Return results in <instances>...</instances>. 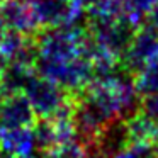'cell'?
Listing matches in <instances>:
<instances>
[{
	"label": "cell",
	"instance_id": "4",
	"mask_svg": "<svg viewBox=\"0 0 158 158\" xmlns=\"http://www.w3.org/2000/svg\"><path fill=\"white\" fill-rule=\"evenodd\" d=\"M155 58H158V36L146 26H139L131 36L123 56V70L136 75L139 70L150 65Z\"/></svg>",
	"mask_w": 158,
	"mask_h": 158
},
{
	"label": "cell",
	"instance_id": "9",
	"mask_svg": "<svg viewBox=\"0 0 158 158\" xmlns=\"http://www.w3.org/2000/svg\"><path fill=\"white\" fill-rule=\"evenodd\" d=\"M126 141H138V143L158 144V124H155L144 112H134L126 117L123 123Z\"/></svg>",
	"mask_w": 158,
	"mask_h": 158
},
{
	"label": "cell",
	"instance_id": "14",
	"mask_svg": "<svg viewBox=\"0 0 158 158\" xmlns=\"http://www.w3.org/2000/svg\"><path fill=\"white\" fill-rule=\"evenodd\" d=\"M68 5H72L73 9H77V10H80V12H83L87 9L89 10L90 7H92L94 4H95V0H65Z\"/></svg>",
	"mask_w": 158,
	"mask_h": 158
},
{
	"label": "cell",
	"instance_id": "1",
	"mask_svg": "<svg viewBox=\"0 0 158 158\" xmlns=\"http://www.w3.org/2000/svg\"><path fill=\"white\" fill-rule=\"evenodd\" d=\"M36 72L78 95L97 77L89 31L80 26L44 29L36 38Z\"/></svg>",
	"mask_w": 158,
	"mask_h": 158
},
{
	"label": "cell",
	"instance_id": "8",
	"mask_svg": "<svg viewBox=\"0 0 158 158\" xmlns=\"http://www.w3.org/2000/svg\"><path fill=\"white\" fill-rule=\"evenodd\" d=\"M38 151L34 127L12 129L0 134V153L7 158H34Z\"/></svg>",
	"mask_w": 158,
	"mask_h": 158
},
{
	"label": "cell",
	"instance_id": "15",
	"mask_svg": "<svg viewBox=\"0 0 158 158\" xmlns=\"http://www.w3.org/2000/svg\"><path fill=\"white\" fill-rule=\"evenodd\" d=\"M7 26L4 24V21H2V19H0V43H2V39L5 38V34H7Z\"/></svg>",
	"mask_w": 158,
	"mask_h": 158
},
{
	"label": "cell",
	"instance_id": "7",
	"mask_svg": "<svg viewBox=\"0 0 158 158\" xmlns=\"http://www.w3.org/2000/svg\"><path fill=\"white\" fill-rule=\"evenodd\" d=\"M0 19L9 31L24 36H36L41 27L29 0H4L0 4Z\"/></svg>",
	"mask_w": 158,
	"mask_h": 158
},
{
	"label": "cell",
	"instance_id": "16",
	"mask_svg": "<svg viewBox=\"0 0 158 158\" xmlns=\"http://www.w3.org/2000/svg\"><path fill=\"white\" fill-rule=\"evenodd\" d=\"M2 2H4V0H0V4H2Z\"/></svg>",
	"mask_w": 158,
	"mask_h": 158
},
{
	"label": "cell",
	"instance_id": "11",
	"mask_svg": "<svg viewBox=\"0 0 158 158\" xmlns=\"http://www.w3.org/2000/svg\"><path fill=\"white\" fill-rule=\"evenodd\" d=\"M158 4V0H127L131 15H133L134 22L139 26V22L143 21V17H146V14Z\"/></svg>",
	"mask_w": 158,
	"mask_h": 158
},
{
	"label": "cell",
	"instance_id": "3",
	"mask_svg": "<svg viewBox=\"0 0 158 158\" xmlns=\"http://www.w3.org/2000/svg\"><path fill=\"white\" fill-rule=\"evenodd\" d=\"M21 92L27 97L36 117L39 119H53L73 114L75 95L61 89L58 83L39 75L38 72L26 78Z\"/></svg>",
	"mask_w": 158,
	"mask_h": 158
},
{
	"label": "cell",
	"instance_id": "12",
	"mask_svg": "<svg viewBox=\"0 0 158 158\" xmlns=\"http://www.w3.org/2000/svg\"><path fill=\"white\" fill-rule=\"evenodd\" d=\"M141 112H144L155 124H158V94H151L143 99Z\"/></svg>",
	"mask_w": 158,
	"mask_h": 158
},
{
	"label": "cell",
	"instance_id": "10",
	"mask_svg": "<svg viewBox=\"0 0 158 158\" xmlns=\"http://www.w3.org/2000/svg\"><path fill=\"white\" fill-rule=\"evenodd\" d=\"M110 158H158V155L155 144L126 141L110 155Z\"/></svg>",
	"mask_w": 158,
	"mask_h": 158
},
{
	"label": "cell",
	"instance_id": "2",
	"mask_svg": "<svg viewBox=\"0 0 158 158\" xmlns=\"http://www.w3.org/2000/svg\"><path fill=\"white\" fill-rule=\"evenodd\" d=\"M138 97L139 94L134 80L127 72L100 75L94 78L85 90L75 95L73 123L89 150L104 133L134 114Z\"/></svg>",
	"mask_w": 158,
	"mask_h": 158
},
{
	"label": "cell",
	"instance_id": "6",
	"mask_svg": "<svg viewBox=\"0 0 158 158\" xmlns=\"http://www.w3.org/2000/svg\"><path fill=\"white\" fill-rule=\"evenodd\" d=\"M41 29L77 26L83 12L73 9L65 0H29Z\"/></svg>",
	"mask_w": 158,
	"mask_h": 158
},
{
	"label": "cell",
	"instance_id": "5",
	"mask_svg": "<svg viewBox=\"0 0 158 158\" xmlns=\"http://www.w3.org/2000/svg\"><path fill=\"white\" fill-rule=\"evenodd\" d=\"M36 114L21 90L5 92L0 97V134L12 129L34 127Z\"/></svg>",
	"mask_w": 158,
	"mask_h": 158
},
{
	"label": "cell",
	"instance_id": "13",
	"mask_svg": "<svg viewBox=\"0 0 158 158\" xmlns=\"http://www.w3.org/2000/svg\"><path fill=\"white\" fill-rule=\"evenodd\" d=\"M144 26L158 36V4L146 14V24H144Z\"/></svg>",
	"mask_w": 158,
	"mask_h": 158
}]
</instances>
